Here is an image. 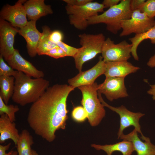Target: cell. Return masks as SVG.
<instances>
[{"label": "cell", "mask_w": 155, "mask_h": 155, "mask_svg": "<svg viewBox=\"0 0 155 155\" xmlns=\"http://www.w3.org/2000/svg\"><path fill=\"white\" fill-rule=\"evenodd\" d=\"M11 145V143L5 146L0 145V155H11L14 151H13L11 150L8 153H6V151L9 149Z\"/></svg>", "instance_id": "obj_35"}, {"label": "cell", "mask_w": 155, "mask_h": 155, "mask_svg": "<svg viewBox=\"0 0 155 155\" xmlns=\"http://www.w3.org/2000/svg\"><path fill=\"white\" fill-rule=\"evenodd\" d=\"M105 63V71L104 74L106 78H125L130 74L136 72L140 69L127 61Z\"/></svg>", "instance_id": "obj_16"}, {"label": "cell", "mask_w": 155, "mask_h": 155, "mask_svg": "<svg viewBox=\"0 0 155 155\" xmlns=\"http://www.w3.org/2000/svg\"><path fill=\"white\" fill-rule=\"evenodd\" d=\"M146 1L145 0H130V6L131 10L133 11L140 10Z\"/></svg>", "instance_id": "obj_33"}, {"label": "cell", "mask_w": 155, "mask_h": 155, "mask_svg": "<svg viewBox=\"0 0 155 155\" xmlns=\"http://www.w3.org/2000/svg\"><path fill=\"white\" fill-rule=\"evenodd\" d=\"M125 78H106L104 81L98 85V91L104 94L110 101L129 96L125 84Z\"/></svg>", "instance_id": "obj_10"}, {"label": "cell", "mask_w": 155, "mask_h": 155, "mask_svg": "<svg viewBox=\"0 0 155 155\" xmlns=\"http://www.w3.org/2000/svg\"><path fill=\"white\" fill-rule=\"evenodd\" d=\"M31 155H39L35 150L32 149Z\"/></svg>", "instance_id": "obj_38"}, {"label": "cell", "mask_w": 155, "mask_h": 155, "mask_svg": "<svg viewBox=\"0 0 155 155\" xmlns=\"http://www.w3.org/2000/svg\"><path fill=\"white\" fill-rule=\"evenodd\" d=\"M6 61L13 69L31 77L41 78L44 76L43 71L38 69L31 63L23 58L17 49H15L13 55Z\"/></svg>", "instance_id": "obj_14"}, {"label": "cell", "mask_w": 155, "mask_h": 155, "mask_svg": "<svg viewBox=\"0 0 155 155\" xmlns=\"http://www.w3.org/2000/svg\"><path fill=\"white\" fill-rule=\"evenodd\" d=\"M14 83V76H0V97L6 104L13 94Z\"/></svg>", "instance_id": "obj_22"}, {"label": "cell", "mask_w": 155, "mask_h": 155, "mask_svg": "<svg viewBox=\"0 0 155 155\" xmlns=\"http://www.w3.org/2000/svg\"><path fill=\"white\" fill-rule=\"evenodd\" d=\"M19 29L0 18V55L5 61L13 54L14 37Z\"/></svg>", "instance_id": "obj_12"}, {"label": "cell", "mask_w": 155, "mask_h": 155, "mask_svg": "<svg viewBox=\"0 0 155 155\" xmlns=\"http://www.w3.org/2000/svg\"><path fill=\"white\" fill-rule=\"evenodd\" d=\"M34 144L32 136L27 129L23 130L21 133L16 146L18 155H31V146Z\"/></svg>", "instance_id": "obj_23"}, {"label": "cell", "mask_w": 155, "mask_h": 155, "mask_svg": "<svg viewBox=\"0 0 155 155\" xmlns=\"http://www.w3.org/2000/svg\"><path fill=\"white\" fill-rule=\"evenodd\" d=\"M91 146L97 150H103L107 155H112L113 152L116 151L121 152L123 155H132L134 151L132 142L125 140L112 144L101 145L93 144Z\"/></svg>", "instance_id": "obj_20"}, {"label": "cell", "mask_w": 155, "mask_h": 155, "mask_svg": "<svg viewBox=\"0 0 155 155\" xmlns=\"http://www.w3.org/2000/svg\"><path fill=\"white\" fill-rule=\"evenodd\" d=\"M19 110L18 105L6 104L0 97V114L4 113L6 114L12 122L16 121L15 113Z\"/></svg>", "instance_id": "obj_25"}, {"label": "cell", "mask_w": 155, "mask_h": 155, "mask_svg": "<svg viewBox=\"0 0 155 155\" xmlns=\"http://www.w3.org/2000/svg\"><path fill=\"white\" fill-rule=\"evenodd\" d=\"M67 5L76 6L84 5L90 2L93 1L92 0H63Z\"/></svg>", "instance_id": "obj_32"}, {"label": "cell", "mask_w": 155, "mask_h": 155, "mask_svg": "<svg viewBox=\"0 0 155 155\" xmlns=\"http://www.w3.org/2000/svg\"><path fill=\"white\" fill-rule=\"evenodd\" d=\"M138 133L134 128L127 134H122L120 138L132 142L137 155H155V145L151 143L150 139L148 137L144 142L142 141L139 137Z\"/></svg>", "instance_id": "obj_17"}, {"label": "cell", "mask_w": 155, "mask_h": 155, "mask_svg": "<svg viewBox=\"0 0 155 155\" xmlns=\"http://www.w3.org/2000/svg\"><path fill=\"white\" fill-rule=\"evenodd\" d=\"M132 46L125 40L116 44L107 38L102 46V57L104 62L127 61L131 57Z\"/></svg>", "instance_id": "obj_9"}, {"label": "cell", "mask_w": 155, "mask_h": 155, "mask_svg": "<svg viewBox=\"0 0 155 155\" xmlns=\"http://www.w3.org/2000/svg\"><path fill=\"white\" fill-rule=\"evenodd\" d=\"M120 0H104L102 3L105 8H110L118 4L120 2Z\"/></svg>", "instance_id": "obj_34"}, {"label": "cell", "mask_w": 155, "mask_h": 155, "mask_svg": "<svg viewBox=\"0 0 155 155\" xmlns=\"http://www.w3.org/2000/svg\"><path fill=\"white\" fill-rule=\"evenodd\" d=\"M0 55V76H14L16 71L4 61Z\"/></svg>", "instance_id": "obj_28"}, {"label": "cell", "mask_w": 155, "mask_h": 155, "mask_svg": "<svg viewBox=\"0 0 155 155\" xmlns=\"http://www.w3.org/2000/svg\"><path fill=\"white\" fill-rule=\"evenodd\" d=\"M150 89L147 91V93L152 96L153 100H155V84L150 85Z\"/></svg>", "instance_id": "obj_36"}, {"label": "cell", "mask_w": 155, "mask_h": 155, "mask_svg": "<svg viewBox=\"0 0 155 155\" xmlns=\"http://www.w3.org/2000/svg\"><path fill=\"white\" fill-rule=\"evenodd\" d=\"M130 0H121L117 5L108 8L100 15L90 18L88 25L104 23L107 30L111 33L117 34L121 29V24L124 20L129 19L132 11L130 6Z\"/></svg>", "instance_id": "obj_3"}, {"label": "cell", "mask_w": 155, "mask_h": 155, "mask_svg": "<svg viewBox=\"0 0 155 155\" xmlns=\"http://www.w3.org/2000/svg\"><path fill=\"white\" fill-rule=\"evenodd\" d=\"M104 8L102 3L93 1L82 6L67 5L65 7L70 24L80 30L86 29L88 26V19L103 12Z\"/></svg>", "instance_id": "obj_6"}, {"label": "cell", "mask_w": 155, "mask_h": 155, "mask_svg": "<svg viewBox=\"0 0 155 155\" xmlns=\"http://www.w3.org/2000/svg\"><path fill=\"white\" fill-rule=\"evenodd\" d=\"M147 65L151 68L155 67V54L150 58L147 62Z\"/></svg>", "instance_id": "obj_37"}, {"label": "cell", "mask_w": 155, "mask_h": 155, "mask_svg": "<svg viewBox=\"0 0 155 155\" xmlns=\"http://www.w3.org/2000/svg\"><path fill=\"white\" fill-rule=\"evenodd\" d=\"M147 39H149L152 44H155V25L146 32L135 34L134 36L129 38L132 45L131 54L135 60H139L137 53V49L139 45L142 42Z\"/></svg>", "instance_id": "obj_21"}, {"label": "cell", "mask_w": 155, "mask_h": 155, "mask_svg": "<svg viewBox=\"0 0 155 155\" xmlns=\"http://www.w3.org/2000/svg\"><path fill=\"white\" fill-rule=\"evenodd\" d=\"M45 55L56 59L67 56L65 52L58 46L48 51Z\"/></svg>", "instance_id": "obj_30"}, {"label": "cell", "mask_w": 155, "mask_h": 155, "mask_svg": "<svg viewBox=\"0 0 155 155\" xmlns=\"http://www.w3.org/2000/svg\"><path fill=\"white\" fill-rule=\"evenodd\" d=\"M88 114L83 106H81L75 107L71 113L72 119L78 122H82L88 118Z\"/></svg>", "instance_id": "obj_26"}, {"label": "cell", "mask_w": 155, "mask_h": 155, "mask_svg": "<svg viewBox=\"0 0 155 155\" xmlns=\"http://www.w3.org/2000/svg\"><path fill=\"white\" fill-rule=\"evenodd\" d=\"M105 71V63L102 56L98 62L90 69L81 71L75 77L68 80L69 85L75 88L80 86L92 84L96 79L104 74Z\"/></svg>", "instance_id": "obj_13"}, {"label": "cell", "mask_w": 155, "mask_h": 155, "mask_svg": "<svg viewBox=\"0 0 155 155\" xmlns=\"http://www.w3.org/2000/svg\"><path fill=\"white\" fill-rule=\"evenodd\" d=\"M73 87L67 84L49 86L31 106L27 121L35 133L49 142L55 139L56 131L66 128L68 118L66 102Z\"/></svg>", "instance_id": "obj_1"}, {"label": "cell", "mask_w": 155, "mask_h": 155, "mask_svg": "<svg viewBox=\"0 0 155 155\" xmlns=\"http://www.w3.org/2000/svg\"><path fill=\"white\" fill-rule=\"evenodd\" d=\"M36 21L30 20L24 27L19 29L18 33L22 36L26 42L28 54L31 57L36 56L38 44L42 33L36 27Z\"/></svg>", "instance_id": "obj_15"}, {"label": "cell", "mask_w": 155, "mask_h": 155, "mask_svg": "<svg viewBox=\"0 0 155 155\" xmlns=\"http://www.w3.org/2000/svg\"><path fill=\"white\" fill-rule=\"evenodd\" d=\"M0 115V143L3 144L6 140L11 139L16 146L20 134L15 123L12 122L6 114L3 113Z\"/></svg>", "instance_id": "obj_19"}, {"label": "cell", "mask_w": 155, "mask_h": 155, "mask_svg": "<svg viewBox=\"0 0 155 155\" xmlns=\"http://www.w3.org/2000/svg\"><path fill=\"white\" fill-rule=\"evenodd\" d=\"M57 46L62 49L66 53L67 56L74 57L78 53L79 48H77L69 45L63 42H60L57 44Z\"/></svg>", "instance_id": "obj_29"}, {"label": "cell", "mask_w": 155, "mask_h": 155, "mask_svg": "<svg viewBox=\"0 0 155 155\" xmlns=\"http://www.w3.org/2000/svg\"><path fill=\"white\" fill-rule=\"evenodd\" d=\"M18 154L17 151H14L11 155H18Z\"/></svg>", "instance_id": "obj_39"}, {"label": "cell", "mask_w": 155, "mask_h": 155, "mask_svg": "<svg viewBox=\"0 0 155 155\" xmlns=\"http://www.w3.org/2000/svg\"><path fill=\"white\" fill-rule=\"evenodd\" d=\"M82 47L73 57L75 67L79 72L82 71L83 64L102 53L105 36L102 33L96 34L83 33L78 35Z\"/></svg>", "instance_id": "obj_5"}, {"label": "cell", "mask_w": 155, "mask_h": 155, "mask_svg": "<svg viewBox=\"0 0 155 155\" xmlns=\"http://www.w3.org/2000/svg\"><path fill=\"white\" fill-rule=\"evenodd\" d=\"M98 86L94 82L78 87L82 94L81 104L88 114V122L93 127L98 125L106 115L104 106L98 98Z\"/></svg>", "instance_id": "obj_4"}, {"label": "cell", "mask_w": 155, "mask_h": 155, "mask_svg": "<svg viewBox=\"0 0 155 155\" xmlns=\"http://www.w3.org/2000/svg\"><path fill=\"white\" fill-rule=\"evenodd\" d=\"M155 25L154 18H150L138 9L132 11L131 18L123 21L121 24L122 30L119 36H127L132 33L135 34L144 33Z\"/></svg>", "instance_id": "obj_8"}, {"label": "cell", "mask_w": 155, "mask_h": 155, "mask_svg": "<svg viewBox=\"0 0 155 155\" xmlns=\"http://www.w3.org/2000/svg\"><path fill=\"white\" fill-rule=\"evenodd\" d=\"M98 97L101 103L106 107L118 114L120 117V127L117 133L118 139H119L123 133V131L126 128L130 126H133L138 133H140L141 138L145 140L146 137L143 134L141 129V126L139 121L140 118L145 115V114L140 112H134L128 110L123 105L118 107L112 106L105 102L102 98L101 94L98 92Z\"/></svg>", "instance_id": "obj_7"}, {"label": "cell", "mask_w": 155, "mask_h": 155, "mask_svg": "<svg viewBox=\"0 0 155 155\" xmlns=\"http://www.w3.org/2000/svg\"><path fill=\"white\" fill-rule=\"evenodd\" d=\"M27 17L30 20L36 21L40 17L53 13L51 6L46 5L44 0H29L23 4Z\"/></svg>", "instance_id": "obj_18"}, {"label": "cell", "mask_w": 155, "mask_h": 155, "mask_svg": "<svg viewBox=\"0 0 155 155\" xmlns=\"http://www.w3.org/2000/svg\"><path fill=\"white\" fill-rule=\"evenodd\" d=\"M14 77V88L12 99L21 106L35 102L49 87L50 82L43 78H32L17 71Z\"/></svg>", "instance_id": "obj_2"}, {"label": "cell", "mask_w": 155, "mask_h": 155, "mask_svg": "<svg viewBox=\"0 0 155 155\" xmlns=\"http://www.w3.org/2000/svg\"><path fill=\"white\" fill-rule=\"evenodd\" d=\"M49 38L51 41L57 44L62 41L63 38V35L62 32L59 30H54L51 32Z\"/></svg>", "instance_id": "obj_31"}, {"label": "cell", "mask_w": 155, "mask_h": 155, "mask_svg": "<svg viewBox=\"0 0 155 155\" xmlns=\"http://www.w3.org/2000/svg\"><path fill=\"white\" fill-rule=\"evenodd\" d=\"M42 30L37 49V54L39 55H45L48 51L58 46L50 39V35L52 32L50 28L45 26L42 27Z\"/></svg>", "instance_id": "obj_24"}, {"label": "cell", "mask_w": 155, "mask_h": 155, "mask_svg": "<svg viewBox=\"0 0 155 155\" xmlns=\"http://www.w3.org/2000/svg\"><path fill=\"white\" fill-rule=\"evenodd\" d=\"M145 13L149 18L155 17V0H148L146 1L140 9Z\"/></svg>", "instance_id": "obj_27"}, {"label": "cell", "mask_w": 155, "mask_h": 155, "mask_svg": "<svg viewBox=\"0 0 155 155\" xmlns=\"http://www.w3.org/2000/svg\"><path fill=\"white\" fill-rule=\"evenodd\" d=\"M26 1L19 0L14 5H4L0 12V18L9 21L15 27L20 28L25 26L28 21L23 4Z\"/></svg>", "instance_id": "obj_11"}]
</instances>
